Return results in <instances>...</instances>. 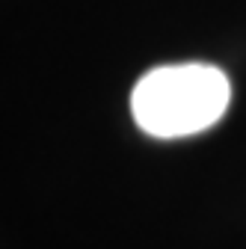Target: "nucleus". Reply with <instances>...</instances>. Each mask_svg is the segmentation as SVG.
I'll use <instances>...</instances> for the list:
<instances>
[{
	"mask_svg": "<svg viewBox=\"0 0 246 249\" xmlns=\"http://www.w3.org/2000/svg\"><path fill=\"white\" fill-rule=\"evenodd\" d=\"M231 101L228 77L208 62L151 69L131 92L137 124L160 140L202 134L217 124Z\"/></svg>",
	"mask_w": 246,
	"mask_h": 249,
	"instance_id": "f257e3e1",
	"label": "nucleus"
}]
</instances>
